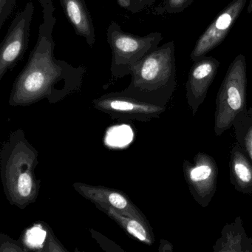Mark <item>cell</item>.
<instances>
[{
    "label": "cell",
    "mask_w": 252,
    "mask_h": 252,
    "mask_svg": "<svg viewBox=\"0 0 252 252\" xmlns=\"http://www.w3.org/2000/svg\"><path fill=\"white\" fill-rule=\"evenodd\" d=\"M42 8V22L37 42L27 64L17 76L11 91V105H28L45 97L63 96L78 89L86 73L84 66L73 67L54 55L53 37L57 19L52 0H39Z\"/></svg>",
    "instance_id": "cell-1"
},
{
    "label": "cell",
    "mask_w": 252,
    "mask_h": 252,
    "mask_svg": "<svg viewBox=\"0 0 252 252\" xmlns=\"http://www.w3.org/2000/svg\"><path fill=\"white\" fill-rule=\"evenodd\" d=\"M130 75V85L124 94L166 105L177 87L175 42L163 44L137 62L131 67Z\"/></svg>",
    "instance_id": "cell-2"
},
{
    "label": "cell",
    "mask_w": 252,
    "mask_h": 252,
    "mask_svg": "<svg viewBox=\"0 0 252 252\" xmlns=\"http://www.w3.org/2000/svg\"><path fill=\"white\" fill-rule=\"evenodd\" d=\"M246 90V57L239 54L230 64L217 95L214 126L216 136L231 129L234 119L247 109Z\"/></svg>",
    "instance_id": "cell-3"
},
{
    "label": "cell",
    "mask_w": 252,
    "mask_h": 252,
    "mask_svg": "<svg viewBox=\"0 0 252 252\" xmlns=\"http://www.w3.org/2000/svg\"><path fill=\"white\" fill-rule=\"evenodd\" d=\"M163 39L160 32L135 36L124 32L116 22H111L107 31V41L112 51V76L119 79L130 74L131 67L158 48Z\"/></svg>",
    "instance_id": "cell-4"
},
{
    "label": "cell",
    "mask_w": 252,
    "mask_h": 252,
    "mask_svg": "<svg viewBox=\"0 0 252 252\" xmlns=\"http://www.w3.org/2000/svg\"><path fill=\"white\" fill-rule=\"evenodd\" d=\"M34 13L32 2L13 20L0 47V80L8 70L14 68L24 57L29 48L30 29Z\"/></svg>",
    "instance_id": "cell-5"
},
{
    "label": "cell",
    "mask_w": 252,
    "mask_h": 252,
    "mask_svg": "<svg viewBox=\"0 0 252 252\" xmlns=\"http://www.w3.org/2000/svg\"><path fill=\"white\" fill-rule=\"evenodd\" d=\"M183 169L193 198L202 207H207L218 187V167L215 159L200 152L194 156L193 163L184 160Z\"/></svg>",
    "instance_id": "cell-6"
},
{
    "label": "cell",
    "mask_w": 252,
    "mask_h": 252,
    "mask_svg": "<svg viewBox=\"0 0 252 252\" xmlns=\"http://www.w3.org/2000/svg\"><path fill=\"white\" fill-rule=\"evenodd\" d=\"M247 2L248 0H232L217 15L196 42L190 54L193 62L206 57L208 53L223 42L246 7Z\"/></svg>",
    "instance_id": "cell-7"
},
{
    "label": "cell",
    "mask_w": 252,
    "mask_h": 252,
    "mask_svg": "<svg viewBox=\"0 0 252 252\" xmlns=\"http://www.w3.org/2000/svg\"><path fill=\"white\" fill-rule=\"evenodd\" d=\"M220 67V62L212 57H203L194 62L186 83L187 103L192 116H195L212 85Z\"/></svg>",
    "instance_id": "cell-8"
},
{
    "label": "cell",
    "mask_w": 252,
    "mask_h": 252,
    "mask_svg": "<svg viewBox=\"0 0 252 252\" xmlns=\"http://www.w3.org/2000/svg\"><path fill=\"white\" fill-rule=\"evenodd\" d=\"M73 186L79 194L95 203L96 206H109L126 216L132 217L149 223L139 209L122 193L104 187H93L81 183H76Z\"/></svg>",
    "instance_id": "cell-9"
},
{
    "label": "cell",
    "mask_w": 252,
    "mask_h": 252,
    "mask_svg": "<svg viewBox=\"0 0 252 252\" xmlns=\"http://www.w3.org/2000/svg\"><path fill=\"white\" fill-rule=\"evenodd\" d=\"M95 104L98 108L104 111L142 116L148 119L158 117L159 115L166 110L165 106L157 105L138 98L122 95L102 97L95 100Z\"/></svg>",
    "instance_id": "cell-10"
},
{
    "label": "cell",
    "mask_w": 252,
    "mask_h": 252,
    "mask_svg": "<svg viewBox=\"0 0 252 252\" xmlns=\"http://www.w3.org/2000/svg\"><path fill=\"white\" fill-rule=\"evenodd\" d=\"M27 154L24 153L16 155L13 163L9 165L7 173V184L11 197L20 204H24L33 199L36 191V183L32 169L29 167L26 171L23 169L26 163L23 162Z\"/></svg>",
    "instance_id": "cell-11"
},
{
    "label": "cell",
    "mask_w": 252,
    "mask_h": 252,
    "mask_svg": "<svg viewBox=\"0 0 252 252\" xmlns=\"http://www.w3.org/2000/svg\"><path fill=\"white\" fill-rule=\"evenodd\" d=\"M75 33L84 37L93 48L95 43V32L91 12L85 0H59Z\"/></svg>",
    "instance_id": "cell-12"
},
{
    "label": "cell",
    "mask_w": 252,
    "mask_h": 252,
    "mask_svg": "<svg viewBox=\"0 0 252 252\" xmlns=\"http://www.w3.org/2000/svg\"><path fill=\"white\" fill-rule=\"evenodd\" d=\"M212 249L214 252H252V238L248 237L240 217L224 225Z\"/></svg>",
    "instance_id": "cell-13"
},
{
    "label": "cell",
    "mask_w": 252,
    "mask_h": 252,
    "mask_svg": "<svg viewBox=\"0 0 252 252\" xmlns=\"http://www.w3.org/2000/svg\"><path fill=\"white\" fill-rule=\"evenodd\" d=\"M230 182L237 191L246 194H252V161L238 144H235L230 153Z\"/></svg>",
    "instance_id": "cell-14"
},
{
    "label": "cell",
    "mask_w": 252,
    "mask_h": 252,
    "mask_svg": "<svg viewBox=\"0 0 252 252\" xmlns=\"http://www.w3.org/2000/svg\"><path fill=\"white\" fill-rule=\"evenodd\" d=\"M97 207L100 210L105 212L113 220L116 221L129 235L146 244H153L154 236L149 223L143 222L137 218L126 216L109 206H98Z\"/></svg>",
    "instance_id": "cell-15"
},
{
    "label": "cell",
    "mask_w": 252,
    "mask_h": 252,
    "mask_svg": "<svg viewBox=\"0 0 252 252\" xmlns=\"http://www.w3.org/2000/svg\"><path fill=\"white\" fill-rule=\"evenodd\" d=\"M237 144L252 161V108L239 114L233 123Z\"/></svg>",
    "instance_id": "cell-16"
},
{
    "label": "cell",
    "mask_w": 252,
    "mask_h": 252,
    "mask_svg": "<svg viewBox=\"0 0 252 252\" xmlns=\"http://www.w3.org/2000/svg\"><path fill=\"white\" fill-rule=\"evenodd\" d=\"M194 0H163L154 10L157 15L177 14L182 13L192 4Z\"/></svg>",
    "instance_id": "cell-17"
},
{
    "label": "cell",
    "mask_w": 252,
    "mask_h": 252,
    "mask_svg": "<svg viewBox=\"0 0 252 252\" xmlns=\"http://www.w3.org/2000/svg\"><path fill=\"white\" fill-rule=\"evenodd\" d=\"M17 0H0V29H2L5 22L8 20Z\"/></svg>",
    "instance_id": "cell-18"
},
{
    "label": "cell",
    "mask_w": 252,
    "mask_h": 252,
    "mask_svg": "<svg viewBox=\"0 0 252 252\" xmlns=\"http://www.w3.org/2000/svg\"><path fill=\"white\" fill-rule=\"evenodd\" d=\"M155 2L156 0H130V5L127 11L132 14H138L151 7Z\"/></svg>",
    "instance_id": "cell-19"
},
{
    "label": "cell",
    "mask_w": 252,
    "mask_h": 252,
    "mask_svg": "<svg viewBox=\"0 0 252 252\" xmlns=\"http://www.w3.org/2000/svg\"><path fill=\"white\" fill-rule=\"evenodd\" d=\"M1 251L2 252H22L23 249H20L17 245L11 242L5 241V243H2Z\"/></svg>",
    "instance_id": "cell-20"
},
{
    "label": "cell",
    "mask_w": 252,
    "mask_h": 252,
    "mask_svg": "<svg viewBox=\"0 0 252 252\" xmlns=\"http://www.w3.org/2000/svg\"><path fill=\"white\" fill-rule=\"evenodd\" d=\"M174 248L172 243L166 241L165 240H161L160 241V247H159V252H173Z\"/></svg>",
    "instance_id": "cell-21"
},
{
    "label": "cell",
    "mask_w": 252,
    "mask_h": 252,
    "mask_svg": "<svg viewBox=\"0 0 252 252\" xmlns=\"http://www.w3.org/2000/svg\"><path fill=\"white\" fill-rule=\"evenodd\" d=\"M248 14H252V0H250L249 2V5H248L247 10Z\"/></svg>",
    "instance_id": "cell-22"
}]
</instances>
